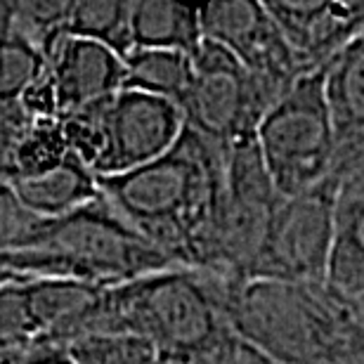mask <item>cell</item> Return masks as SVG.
<instances>
[{
  "label": "cell",
  "instance_id": "1",
  "mask_svg": "<svg viewBox=\"0 0 364 364\" xmlns=\"http://www.w3.org/2000/svg\"><path fill=\"white\" fill-rule=\"evenodd\" d=\"M228 147L185 128L168 154L100 178L102 196L180 267L206 270Z\"/></svg>",
  "mask_w": 364,
  "mask_h": 364
},
{
  "label": "cell",
  "instance_id": "2",
  "mask_svg": "<svg viewBox=\"0 0 364 364\" xmlns=\"http://www.w3.org/2000/svg\"><path fill=\"white\" fill-rule=\"evenodd\" d=\"M230 279L173 267L105 291L97 333H135L166 360L210 364L232 338Z\"/></svg>",
  "mask_w": 364,
  "mask_h": 364
},
{
  "label": "cell",
  "instance_id": "3",
  "mask_svg": "<svg viewBox=\"0 0 364 364\" xmlns=\"http://www.w3.org/2000/svg\"><path fill=\"white\" fill-rule=\"evenodd\" d=\"M24 279H76L116 287L180 267L105 196L69 215L41 220L21 251H7Z\"/></svg>",
  "mask_w": 364,
  "mask_h": 364
},
{
  "label": "cell",
  "instance_id": "4",
  "mask_svg": "<svg viewBox=\"0 0 364 364\" xmlns=\"http://www.w3.org/2000/svg\"><path fill=\"white\" fill-rule=\"evenodd\" d=\"M228 319L237 338L274 364H341L346 308L324 287L230 282Z\"/></svg>",
  "mask_w": 364,
  "mask_h": 364
},
{
  "label": "cell",
  "instance_id": "5",
  "mask_svg": "<svg viewBox=\"0 0 364 364\" xmlns=\"http://www.w3.org/2000/svg\"><path fill=\"white\" fill-rule=\"evenodd\" d=\"M60 123L69 151L97 178L121 176L156 161L176 147L187 128L176 102L128 88L60 116Z\"/></svg>",
  "mask_w": 364,
  "mask_h": 364
},
{
  "label": "cell",
  "instance_id": "6",
  "mask_svg": "<svg viewBox=\"0 0 364 364\" xmlns=\"http://www.w3.org/2000/svg\"><path fill=\"white\" fill-rule=\"evenodd\" d=\"M324 78L326 67L296 78L258 126V151L282 199L336 176V137Z\"/></svg>",
  "mask_w": 364,
  "mask_h": 364
},
{
  "label": "cell",
  "instance_id": "7",
  "mask_svg": "<svg viewBox=\"0 0 364 364\" xmlns=\"http://www.w3.org/2000/svg\"><path fill=\"white\" fill-rule=\"evenodd\" d=\"M279 95L230 50L203 38L192 55V78L180 109L189 130L213 144L232 147L256 140L260 121Z\"/></svg>",
  "mask_w": 364,
  "mask_h": 364
},
{
  "label": "cell",
  "instance_id": "8",
  "mask_svg": "<svg viewBox=\"0 0 364 364\" xmlns=\"http://www.w3.org/2000/svg\"><path fill=\"white\" fill-rule=\"evenodd\" d=\"M341 180V176H329L308 192L279 201L244 282L324 287Z\"/></svg>",
  "mask_w": 364,
  "mask_h": 364
},
{
  "label": "cell",
  "instance_id": "9",
  "mask_svg": "<svg viewBox=\"0 0 364 364\" xmlns=\"http://www.w3.org/2000/svg\"><path fill=\"white\" fill-rule=\"evenodd\" d=\"M199 17L203 38L230 50L253 76L263 78L279 92L308 74L263 3H208L199 7Z\"/></svg>",
  "mask_w": 364,
  "mask_h": 364
},
{
  "label": "cell",
  "instance_id": "10",
  "mask_svg": "<svg viewBox=\"0 0 364 364\" xmlns=\"http://www.w3.org/2000/svg\"><path fill=\"white\" fill-rule=\"evenodd\" d=\"M305 71L326 67L364 31V0H263Z\"/></svg>",
  "mask_w": 364,
  "mask_h": 364
},
{
  "label": "cell",
  "instance_id": "11",
  "mask_svg": "<svg viewBox=\"0 0 364 364\" xmlns=\"http://www.w3.org/2000/svg\"><path fill=\"white\" fill-rule=\"evenodd\" d=\"M60 116L112 97L126 83V60L100 43L62 36L46 55Z\"/></svg>",
  "mask_w": 364,
  "mask_h": 364
},
{
  "label": "cell",
  "instance_id": "12",
  "mask_svg": "<svg viewBox=\"0 0 364 364\" xmlns=\"http://www.w3.org/2000/svg\"><path fill=\"white\" fill-rule=\"evenodd\" d=\"M326 105L336 137V176L364 168V31L326 64Z\"/></svg>",
  "mask_w": 364,
  "mask_h": 364
},
{
  "label": "cell",
  "instance_id": "13",
  "mask_svg": "<svg viewBox=\"0 0 364 364\" xmlns=\"http://www.w3.org/2000/svg\"><path fill=\"white\" fill-rule=\"evenodd\" d=\"M324 289L346 308L364 310V168L341 180Z\"/></svg>",
  "mask_w": 364,
  "mask_h": 364
},
{
  "label": "cell",
  "instance_id": "14",
  "mask_svg": "<svg viewBox=\"0 0 364 364\" xmlns=\"http://www.w3.org/2000/svg\"><path fill=\"white\" fill-rule=\"evenodd\" d=\"M7 185L12 187L21 206L43 220L69 215L102 199L100 178L74 151H69L55 168L38 176L14 178Z\"/></svg>",
  "mask_w": 364,
  "mask_h": 364
},
{
  "label": "cell",
  "instance_id": "15",
  "mask_svg": "<svg viewBox=\"0 0 364 364\" xmlns=\"http://www.w3.org/2000/svg\"><path fill=\"white\" fill-rule=\"evenodd\" d=\"M130 26L135 50H173L192 57L203 43L199 7L140 0L133 3Z\"/></svg>",
  "mask_w": 364,
  "mask_h": 364
},
{
  "label": "cell",
  "instance_id": "16",
  "mask_svg": "<svg viewBox=\"0 0 364 364\" xmlns=\"http://www.w3.org/2000/svg\"><path fill=\"white\" fill-rule=\"evenodd\" d=\"M133 3L119 0H78L69 5L67 33L109 48L121 60L133 53Z\"/></svg>",
  "mask_w": 364,
  "mask_h": 364
},
{
  "label": "cell",
  "instance_id": "17",
  "mask_svg": "<svg viewBox=\"0 0 364 364\" xmlns=\"http://www.w3.org/2000/svg\"><path fill=\"white\" fill-rule=\"evenodd\" d=\"M192 78V57L173 50H133L126 57L123 88L156 95L180 107Z\"/></svg>",
  "mask_w": 364,
  "mask_h": 364
},
{
  "label": "cell",
  "instance_id": "18",
  "mask_svg": "<svg viewBox=\"0 0 364 364\" xmlns=\"http://www.w3.org/2000/svg\"><path fill=\"white\" fill-rule=\"evenodd\" d=\"M64 350L76 364H164V355L135 333H92Z\"/></svg>",
  "mask_w": 364,
  "mask_h": 364
},
{
  "label": "cell",
  "instance_id": "19",
  "mask_svg": "<svg viewBox=\"0 0 364 364\" xmlns=\"http://www.w3.org/2000/svg\"><path fill=\"white\" fill-rule=\"evenodd\" d=\"M46 74V57L10 28L0 36V102H19Z\"/></svg>",
  "mask_w": 364,
  "mask_h": 364
},
{
  "label": "cell",
  "instance_id": "20",
  "mask_svg": "<svg viewBox=\"0 0 364 364\" xmlns=\"http://www.w3.org/2000/svg\"><path fill=\"white\" fill-rule=\"evenodd\" d=\"M67 154L69 147L67 140H64L60 119H36L17 147L10 180L46 173L55 168Z\"/></svg>",
  "mask_w": 364,
  "mask_h": 364
},
{
  "label": "cell",
  "instance_id": "21",
  "mask_svg": "<svg viewBox=\"0 0 364 364\" xmlns=\"http://www.w3.org/2000/svg\"><path fill=\"white\" fill-rule=\"evenodd\" d=\"M21 284L14 282L0 289V355L12 360L41 350Z\"/></svg>",
  "mask_w": 364,
  "mask_h": 364
},
{
  "label": "cell",
  "instance_id": "22",
  "mask_svg": "<svg viewBox=\"0 0 364 364\" xmlns=\"http://www.w3.org/2000/svg\"><path fill=\"white\" fill-rule=\"evenodd\" d=\"M33 121L36 119L26 114L21 102H0V180L3 182L12 176L14 154Z\"/></svg>",
  "mask_w": 364,
  "mask_h": 364
},
{
  "label": "cell",
  "instance_id": "23",
  "mask_svg": "<svg viewBox=\"0 0 364 364\" xmlns=\"http://www.w3.org/2000/svg\"><path fill=\"white\" fill-rule=\"evenodd\" d=\"M343 338H346V358L353 364H364V310L346 308Z\"/></svg>",
  "mask_w": 364,
  "mask_h": 364
},
{
  "label": "cell",
  "instance_id": "24",
  "mask_svg": "<svg viewBox=\"0 0 364 364\" xmlns=\"http://www.w3.org/2000/svg\"><path fill=\"white\" fill-rule=\"evenodd\" d=\"M12 364H76L64 348H43V350L28 353Z\"/></svg>",
  "mask_w": 364,
  "mask_h": 364
},
{
  "label": "cell",
  "instance_id": "25",
  "mask_svg": "<svg viewBox=\"0 0 364 364\" xmlns=\"http://www.w3.org/2000/svg\"><path fill=\"white\" fill-rule=\"evenodd\" d=\"M14 282H26L12 265V258L7 251H0V289L7 287V284H14Z\"/></svg>",
  "mask_w": 364,
  "mask_h": 364
},
{
  "label": "cell",
  "instance_id": "26",
  "mask_svg": "<svg viewBox=\"0 0 364 364\" xmlns=\"http://www.w3.org/2000/svg\"><path fill=\"white\" fill-rule=\"evenodd\" d=\"M12 28V7L10 3H0V36Z\"/></svg>",
  "mask_w": 364,
  "mask_h": 364
},
{
  "label": "cell",
  "instance_id": "27",
  "mask_svg": "<svg viewBox=\"0 0 364 364\" xmlns=\"http://www.w3.org/2000/svg\"><path fill=\"white\" fill-rule=\"evenodd\" d=\"M14 360L12 358H7V355H0V364H12Z\"/></svg>",
  "mask_w": 364,
  "mask_h": 364
},
{
  "label": "cell",
  "instance_id": "28",
  "mask_svg": "<svg viewBox=\"0 0 364 364\" xmlns=\"http://www.w3.org/2000/svg\"><path fill=\"white\" fill-rule=\"evenodd\" d=\"M164 364H185V362H176V360H166L164 358Z\"/></svg>",
  "mask_w": 364,
  "mask_h": 364
}]
</instances>
